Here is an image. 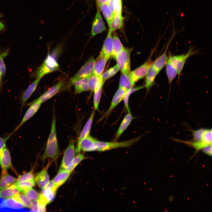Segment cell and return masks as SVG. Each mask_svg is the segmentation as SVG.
I'll return each instance as SVG.
<instances>
[{"label":"cell","instance_id":"40","mask_svg":"<svg viewBox=\"0 0 212 212\" xmlns=\"http://www.w3.org/2000/svg\"><path fill=\"white\" fill-rule=\"evenodd\" d=\"M102 87L95 90L94 92L93 104L94 109L99 110V105L101 97Z\"/></svg>","mask_w":212,"mask_h":212},{"label":"cell","instance_id":"43","mask_svg":"<svg viewBox=\"0 0 212 212\" xmlns=\"http://www.w3.org/2000/svg\"><path fill=\"white\" fill-rule=\"evenodd\" d=\"M13 133L12 132L8 136L4 138H1L0 137V153L2 149L6 147V142L11 135Z\"/></svg>","mask_w":212,"mask_h":212},{"label":"cell","instance_id":"35","mask_svg":"<svg viewBox=\"0 0 212 212\" xmlns=\"http://www.w3.org/2000/svg\"><path fill=\"white\" fill-rule=\"evenodd\" d=\"M12 198L25 207L30 208L32 205V201L24 195L19 193Z\"/></svg>","mask_w":212,"mask_h":212},{"label":"cell","instance_id":"45","mask_svg":"<svg viewBox=\"0 0 212 212\" xmlns=\"http://www.w3.org/2000/svg\"><path fill=\"white\" fill-rule=\"evenodd\" d=\"M203 151L205 153L210 155H212V144L204 147L202 149Z\"/></svg>","mask_w":212,"mask_h":212},{"label":"cell","instance_id":"22","mask_svg":"<svg viewBox=\"0 0 212 212\" xmlns=\"http://www.w3.org/2000/svg\"><path fill=\"white\" fill-rule=\"evenodd\" d=\"M134 118L130 112H128L124 117L116 133L115 140L118 139L127 128Z\"/></svg>","mask_w":212,"mask_h":212},{"label":"cell","instance_id":"27","mask_svg":"<svg viewBox=\"0 0 212 212\" xmlns=\"http://www.w3.org/2000/svg\"><path fill=\"white\" fill-rule=\"evenodd\" d=\"M105 82L100 76L92 75L89 78L88 86L89 90L94 91L95 90L102 87Z\"/></svg>","mask_w":212,"mask_h":212},{"label":"cell","instance_id":"16","mask_svg":"<svg viewBox=\"0 0 212 212\" xmlns=\"http://www.w3.org/2000/svg\"><path fill=\"white\" fill-rule=\"evenodd\" d=\"M169 43V42L168 43L165 49L163 54L153 62V66L159 73L165 66L168 62V56L167 55V51Z\"/></svg>","mask_w":212,"mask_h":212},{"label":"cell","instance_id":"7","mask_svg":"<svg viewBox=\"0 0 212 212\" xmlns=\"http://www.w3.org/2000/svg\"><path fill=\"white\" fill-rule=\"evenodd\" d=\"M95 60L91 57L82 67L79 70L71 79V84H74L77 80L85 77H89L92 74Z\"/></svg>","mask_w":212,"mask_h":212},{"label":"cell","instance_id":"15","mask_svg":"<svg viewBox=\"0 0 212 212\" xmlns=\"http://www.w3.org/2000/svg\"><path fill=\"white\" fill-rule=\"evenodd\" d=\"M41 78L37 77L24 92L21 98V110L25 105L27 101L35 90Z\"/></svg>","mask_w":212,"mask_h":212},{"label":"cell","instance_id":"48","mask_svg":"<svg viewBox=\"0 0 212 212\" xmlns=\"http://www.w3.org/2000/svg\"><path fill=\"white\" fill-rule=\"evenodd\" d=\"M5 29V26L4 24L1 21H0V31H2Z\"/></svg>","mask_w":212,"mask_h":212},{"label":"cell","instance_id":"29","mask_svg":"<svg viewBox=\"0 0 212 212\" xmlns=\"http://www.w3.org/2000/svg\"><path fill=\"white\" fill-rule=\"evenodd\" d=\"M124 47L120 40L115 33L112 37V48L111 57L115 59L118 54L124 49Z\"/></svg>","mask_w":212,"mask_h":212},{"label":"cell","instance_id":"41","mask_svg":"<svg viewBox=\"0 0 212 212\" xmlns=\"http://www.w3.org/2000/svg\"><path fill=\"white\" fill-rule=\"evenodd\" d=\"M34 175L33 172L30 171L22 175H20L16 179L15 183L29 180L34 179Z\"/></svg>","mask_w":212,"mask_h":212},{"label":"cell","instance_id":"9","mask_svg":"<svg viewBox=\"0 0 212 212\" xmlns=\"http://www.w3.org/2000/svg\"><path fill=\"white\" fill-rule=\"evenodd\" d=\"M74 141H70L64 152L59 170H65L71 165L74 157Z\"/></svg>","mask_w":212,"mask_h":212},{"label":"cell","instance_id":"49","mask_svg":"<svg viewBox=\"0 0 212 212\" xmlns=\"http://www.w3.org/2000/svg\"><path fill=\"white\" fill-rule=\"evenodd\" d=\"M1 75L0 74V84L1 83Z\"/></svg>","mask_w":212,"mask_h":212},{"label":"cell","instance_id":"37","mask_svg":"<svg viewBox=\"0 0 212 212\" xmlns=\"http://www.w3.org/2000/svg\"><path fill=\"white\" fill-rule=\"evenodd\" d=\"M86 158L83 154L80 153H77V155L74 157L72 164L65 170L71 173L75 168Z\"/></svg>","mask_w":212,"mask_h":212},{"label":"cell","instance_id":"33","mask_svg":"<svg viewBox=\"0 0 212 212\" xmlns=\"http://www.w3.org/2000/svg\"><path fill=\"white\" fill-rule=\"evenodd\" d=\"M165 66L166 72L168 82L170 85L172 82L178 75V72L174 67L168 61Z\"/></svg>","mask_w":212,"mask_h":212},{"label":"cell","instance_id":"18","mask_svg":"<svg viewBox=\"0 0 212 212\" xmlns=\"http://www.w3.org/2000/svg\"><path fill=\"white\" fill-rule=\"evenodd\" d=\"M108 60L100 54L95 60L92 75L100 76L103 72Z\"/></svg>","mask_w":212,"mask_h":212},{"label":"cell","instance_id":"28","mask_svg":"<svg viewBox=\"0 0 212 212\" xmlns=\"http://www.w3.org/2000/svg\"><path fill=\"white\" fill-rule=\"evenodd\" d=\"M20 192L14 183L9 187L0 190V198L5 199L12 198Z\"/></svg>","mask_w":212,"mask_h":212},{"label":"cell","instance_id":"23","mask_svg":"<svg viewBox=\"0 0 212 212\" xmlns=\"http://www.w3.org/2000/svg\"><path fill=\"white\" fill-rule=\"evenodd\" d=\"M39 197L47 204L54 199L57 189L54 187H49L46 186L42 189Z\"/></svg>","mask_w":212,"mask_h":212},{"label":"cell","instance_id":"5","mask_svg":"<svg viewBox=\"0 0 212 212\" xmlns=\"http://www.w3.org/2000/svg\"><path fill=\"white\" fill-rule=\"evenodd\" d=\"M196 52L192 48H190L186 53L181 54L172 55L169 54L168 61L176 69L178 75H180L187 59Z\"/></svg>","mask_w":212,"mask_h":212},{"label":"cell","instance_id":"30","mask_svg":"<svg viewBox=\"0 0 212 212\" xmlns=\"http://www.w3.org/2000/svg\"><path fill=\"white\" fill-rule=\"evenodd\" d=\"M89 77L82 78L77 80L74 83V91L76 94H79L89 90Z\"/></svg>","mask_w":212,"mask_h":212},{"label":"cell","instance_id":"36","mask_svg":"<svg viewBox=\"0 0 212 212\" xmlns=\"http://www.w3.org/2000/svg\"><path fill=\"white\" fill-rule=\"evenodd\" d=\"M145 85L139 87H132V88L126 91L123 100L124 104L128 112H130L129 105L128 101L129 96L133 92L142 89L145 87Z\"/></svg>","mask_w":212,"mask_h":212},{"label":"cell","instance_id":"46","mask_svg":"<svg viewBox=\"0 0 212 212\" xmlns=\"http://www.w3.org/2000/svg\"><path fill=\"white\" fill-rule=\"evenodd\" d=\"M107 4L112 11L115 13L113 0H110Z\"/></svg>","mask_w":212,"mask_h":212},{"label":"cell","instance_id":"38","mask_svg":"<svg viewBox=\"0 0 212 212\" xmlns=\"http://www.w3.org/2000/svg\"><path fill=\"white\" fill-rule=\"evenodd\" d=\"M119 70L118 65L116 64L109 68L100 76L101 78L104 81L114 76Z\"/></svg>","mask_w":212,"mask_h":212},{"label":"cell","instance_id":"12","mask_svg":"<svg viewBox=\"0 0 212 212\" xmlns=\"http://www.w3.org/2000/svg\"><path fill=\"white\" fill-rule=\"evenodd\" d=\"M64 85L63 81H61L56 85L50 88L39 97L33 102H38L41 104L51 98L57 94Z\"/></svg>","mask_w":212,"mask_h":212},{"label":"cell","instance_id":"19","mask_svg":"<svg viewBox=\"0 0 212 212\" xmlns=\"http://www.w3.org/2000/svg\"><path fill=\"white\" fill-rule=\"evenodd\" d=\"M47 167L38 173L35 178V182L38 186L42 189L45 188L50 181Z\"/></svg>","mask_w":212,"mask_h":212},{"label":"cell","instance_id":"24","mask_svg":"<svg viewBox=\"0 0 212 212\" xmlns=\"http://www.w3.org/2000/svg\"><path fill=\"white\" fill-rule=\"evenodd\" d=\"M16 179L9 175L7 170H2L0 179V190L6 188L16 181Z\"/></svg>","mask_w":212,"mask_h":212},{"label":"cell","instance_id":"42","mask_svg":"<svg viewBox=\"0 0 212 212\" xmlns=\"http://www.w3.org/2000/svg\"><path fill=\"white\" fill-rule=\"evenodd\" d=\"M115 13H121L122 6L121 0H113Z\"/></svg>","mask_w":212,"mask_h":212},{"label":"cell","instance_id":"25","mask_svg":"<svg viewBox=\"0 0 212 212\" xmlns=\"http://www.w3.org/2000/svg\"><path fill=\"white\" fill-rule=\"evenodd\" d=\"M95 113V110L94 109L92 111L80 134L78 140L77 145L80 143L82 140L89 135Z\"/></svg>","mask_w":212,"mask_h":212},{"label":"cell","instance_id":"20","mask_svg":"<svg viewBox=\"0 0 212 212\" xmlns=\"http://www.w3.org/2000/svg\"><path fill=\"white\" fill-rule=\"evenodd\" d=\"M158 73L152 64L149 67L145 76V87L146 88L147 91H148L155 84V78Z\"/></svg>","mask_w":212,"mask_h":212},{"label":"cell","instance_id":"13","mask_svg":"<svg viewBox=\"0 0 212 212\" xmlns=\"http://www.w3.org/2000/svg\"><path fill=\"white\" fill-rule=\"evenodd\" d=\"M106 30V28L103 22L100 12L97 9V12L92 22L91 36L92 37Z\"/></svg>","mask_w":212,"mask_h":212},{"label":"cell","instance_id":"47","mask_svg":"<svg viewBox=\"0 0 212 212\" xmlns=\"http://www.w3.org/2000/svg\"><path fill=\"white\" fill-rule=\"evenodd\" d=\"M110 0H97V4H106Z\"/></svg>","mask_w":212,"mask_h":212},{"label":"cell","instance_id":"31","mask_svg":"<svg viewBox=\"0 0 212 212\" xmlns=\"http://www.w3.org/2000/svg\"><path fill=\"white\" fill-rule=\"evenodd\" d=\"M99 9L101 11L104 16L109 25L113 16L115 13L113 12L106 4H97Z\"/></svg>","mask_w":212,"mask_h":212},{"label":"cell","instance_id":"32","mask_svg":"<svg viewBox=\"0 0 212 212\" xmlns=\"http://www.w3.org/2000/svg\"><path fill=\"white\" fill-rule=\"evenodd\" d=\"M133 86L130 74H125L122 73L120 80L119 87L127 91L132 88Z\"/></svg>","mask_w":212,"mask_h":212},{"label":"cell","instance_id":"10","mask_svg":"<svg viewBox=\"0 0 212 212\" xmlns=\"http://www.w3.org/2000/svg\"><path fill=\"white\" fill-rule=\"evenodd\" d=\"M96 139L90 135L82 140L75 149V153H78L81 150L85 152L96 151Z\"/></svg>","mask_w":212,"mask_h":212},{"label":"cell","instance_id":"34","mask_svg":"<svg viewBox=\"0 0 212 212\" xmlns=\"http://www.w3.org/2000/svg\"><path fill=\"white\" fill-rule=\"evenodd\" d=\"M16 187L20 191H23L32 188L35 184L34 179L18 183H14Z\"/></svg>","mask_w":212,"mask_h":212},{"label":"cell","instance_id":"3","mask_svg":"<svg viewBox=\"0 0 212 212\" xmlns=\"http://www.w3.org/2000/svg\"><path fill=\"white\" fill-rule=\"evenodd\" d=\"M132 48H125L118 54L115 60L117 65L122 73L130 74V54Z\"/></svg>","mask_w":212,"mask_h":212},{"label":"cell","instance_id":"6","mask_svg":"<svg viewBox=\"0 0 212 212\" xmlns=\"http://www.w3.org/2000/svg\"><path fill=\"white\" fill-rule=\"evenodd\" d=\"M156 48V47L153 50L149 57L145 63L134 70L131 72L130 76L133 86L138 80L145 77L149 67L153 63L151 58Z\"/></svg>","mask_w":212,"mask_h":212},{"label":"cell","instance_id":"8","mask_svg":"<svg viewBox=\"0 0 212 212\" xmlns=\"http://www.w3.org/2000/svg\"><path fill=\"white\" fill-rule=\"evenodd\" d=\"M126 92L123 89L119 87L113 97L109 107L99 119V122L108 117L114 108L123 100Z\"/></svg>","mask_w":212,"mask_h":212},{"label":"cell","instance_id":"17","mask_svg":"<svg viewBox=\"0 0 212 212\" xmlns=\"http://www.w3.org/2000/svg\"><path fill=\"white\" fill-rule=\"evenodd\" d=\"M0 165L2 170H7L12 167L10 153L6 147L0 153Z\"/></svg>","mask_w":212,"mask_h":212},{"label":"cell","instance_id":"39","mask_svg":"<svg viewBox=\"0 0 212 212\" xmlns=\"http://www.w3.org/2000/svg\"><path fill=\"white\" fill-rule=\"evenodd\" d=\"M23 193L32 201L37 200L39 198V195L34 189L32 188L22 191Z\"/></svg>","mask_w":212,"mask_h":212},{"label":"cell","instance_id":"44","mask_svg":"<svg viewBox=\"0 0 212 212\" xmlns=\"http://www.w3.org/2000/svg\"><path fill=\"white\" fill-rule=\"evenodd\" d=\"M6 72V67L2 57L0 55V74L4 76Z\"/></svg>","mask_w":212,"mask_h":212},{"label":"cell","instance_id":"21","mask_svg":"<svg viewBox=\"0 0 212 212\" xmlns=\"http://www.w3.org/2000/svg\"><path fill=\"white\" fill-rule=\"evenodd\" d=\"M70 174L65 170H59L56 176L52 180L54 186L57 189L66 181Z\"/></svg>","mask_w":212,"mask_h":212},{"label":"cell","instance_id":"26","mask_svg":"<svg viewBox=\"0 0 212 212\" xmlns=\"http://www.w3.org/2000/svg\"><path fill=\"white\" fill-rule=\"evenodd\" d=\"M123 25V19L121 13H115V15L108 25L109 30L113 31L122 28Z\"/></svg>","mask_w":212,"mask_h":212},{"label":"cell","instance_id":"4","mask_svg":"<svg viewBox=\"0 0 212 212\" xmlns=\"http://www.w3.org/2000/svg\"><path fill=\"white\" fill-rule=\"evenodd\" d=\"M59 64L54 57L48 54L37 73V77L41 78L44 75L57 70Z\"/></svg>","mask_w":212,"mask_h":212},{"label":"cell","instance_id":"14","mask_svg":"<svg viewBox=\"0 0 212 212\" xmlns=\"http://www.w3.org/2000/svg\"><path fill=\"white\" fill-rule=\"evenodd\" d=\"M112 33L111 32L109 31L100 54L108 60L111 57L112 51Z\"/></svg>","mask_w":212,"mask_h":212},{"label":"cell","instance_id":"11","mask_svg":"<svg viewBox=\"0 0 212 212\" xmlns=\"http://www.w3.org/2000/svg\"><path fill=\"white\" fill-rule=\"evenodd\" d=\"M41 103L37 102H32L27 104L29 107L24 116L21 121L13 132L14 133L19 129L27 121L31 118L37 111Z\"/></svg>","mask_w":212,"mask_h":212},{"label":"cell","instance_id":"2","mask_svg":"<svg viewBox=\"0 0 212 212\" xmlns=\"http://www.w3.org/2000/svg\"><path fill=\"white\" fill-rule=\"evenodd\" d=\"M141 136V135L128 140L120 142H103L96 140V151L104 152L119 148H127L138 141Z\"/></svg>","mask_w":212,"mask_h":212},{"label":"cell","instance_id":"1","mask_svg":"<svg viewBox=\"0 0 212 212\" xmlns=\"http://www.w3.org/2000/svg\"><path fill=\"white\" fill-rule=\"evenodd\" d=\"M59 151L56 130V119L55 114H53L51 127L43 155L44 158L54 159L59 155Z\"/></svg>","mask_w":212,"mask_h":212}]
</instances>
